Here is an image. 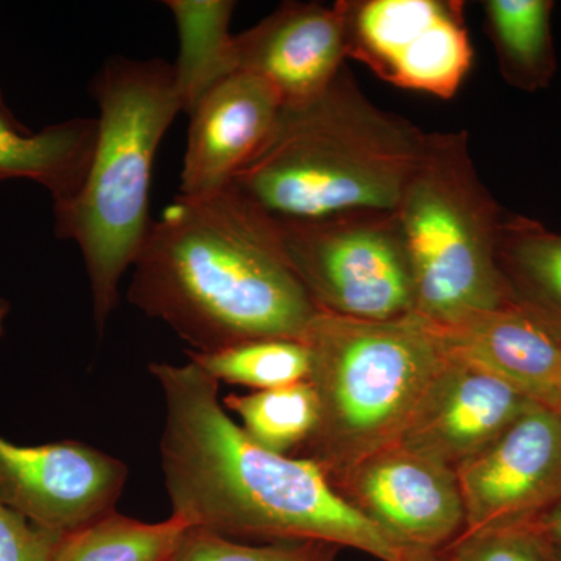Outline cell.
I'll return each instance as SVG.
<instances>
[{
    "label": "cell",
    "instance_id": "1",
    "mask_svg": "<svg viewBox=\"0 0 561 561\" xmlns=\"http://www.w3.org/2000/svg\"><path fill=\"white\" fill-rule=\"evenodd\" d=\"M165 416L160 460L172 515L243 542L324 541L378 561H411L354 511L311 460L256 445L197 365L154 362Z\"/></svg>",
    "mask_w": 561,
    "mask_h": 561
},
{
    "label": "cell",
    "instance_id": "2",
    "mask_svg": "<svg viewBox=\"0 0 561 561\" xmlns=\"http://www.w3.org/2000/svg\"><path fill=\"white\" fill-rule=\"evenodd\" d=\"M131 271L128 301L195 353L301 341L319 313L284 256L275 219L232 186L179 195L151 224Z\"/></svg>",
    "mask_w": 561,
    "mask_h": 561
},
{
    "label": "cell",
    "instance_id": "3",
    "mask_svg": "<svg viewBox=\"0 0 561 561\" xmlns=\"http://www.w3.org/2000/svg\"><path fill=\"white\" fill-rule=\"evenodd\" d=\"M424 139L411 122L368 101L343 66L311 101L283 106L231 186L278 220L394 210Z\"/></svg>",
    "mask_w": 561,
    "mask_h": 561
},
{
    "label": "cell",
    "instance_id": "4",
    "mask_svg": "<svg viewBox=\"0 0 561 561\" xmlns=\"http://www.w3.org/2000/svg\"><path fill=\"white\" fill-rule=\"evenodd\" d=\"M98 142L79 194L55 206V234L79 245L90 279L95 330L119 301V284L149 236L151 172L180 113L173 65L113 57L92 81Z\"/></svg>",
    "mask_w": 561,
    "mask_h": 561
},
{
    "label": "cell",
    "instance_id": "5",
    "mask_svg": "<svg viewBox=\"0 0 561 561\" xmlns=\"http://www.w3.org/2000/svg\"><path fill=\"white\" fill-rule=\"evenodd\" d=\"M319 421L291 457L337 482L360 460L402 440L421 400L449 359L445 334L416 313L356 320L319 312L301 337Z\"/></svg>",
    "mask_w": 561,
    "mask_h": 561
},
{
    "label": "cell",
    "instance_id": "6",
    "mask_svg": "<svg viewBox=\"0 0 561 561\" xmlns=\"http://www.w3.org/2000/svg\"><path fill=\"white\" fill-rule=\"evenodd\" d=\"M394 214L416 316L445 330L512 301L496 260L504 216L479 179L467 133H426Z\"/></svg>",
    "mask_w": 561,
    "mask_h": 561
},
{
    "label": "cell",
    "instance_id": "7",
    "mask_svg": "<svg viewBox=\"0 0 561 561\" xmlns=\"http://www.w3.org/2000/svg\"><path fill=\"white\" fill-rule=\"evenodd\" d=\"M275 221L284 256L317 311L356 320L415 313L394 210Z\"/></svg>",
    "mask_w": 561,
    "mask_h": 561
},
{
    "label": "cell",
    "instance_id": "8",
    "mask_svg": "<svg viewBox=\"0 0 561 561\" xmlns=\"http://www.w3.org/2000/svg\"><path fill=\"white\" fill-rule=\"evenodd\" d=\"M348 58L387 83L454 98L474 58L456 0H341Z\"/></svg>",
    "mask_w": 561,
    "mask_h": 561
},
{
    "label": "cell",
    "instance_id": "9",
    "mask_svg": "<svg viewBox=\"0 0 561 561\" xmlns=\"http://www.w3.org/2000/svg\"><path fill=\"white\" fill-rule=\"evenodd\" d=\"M332 486L411 561L445 551L465 531L457 472L402 443L360 460Z\"/></svg>",
    "mask_w": 561,
    "mask_h": 561
},
{
    "label": "cell",
    "instance_id": "10",
    "mask_svg": "<svg viewBox=\"0 0 561 561\" xmlns=\"http://www.w3.org/2000/svg\"><path fill=\"white\" fill-rule=\"evenodd\" d=\"M457 479L463 534L530 526L561 501V416L535 402Z\"/></svg>",
    "mask_w": 561,
    "mask_h": 561
},
{
    "label": "cell",
    "instance_id": "11",
    "mask_svg": "<svg viewBox=\"0 0 561 561\" xmlns=\"http://www.w3.org/2000/svg\"><path fill=\"white\" fill-rule=\"evenodd\" d=\"M127 479L124 461L87 443L25 446L0 437V502L49 534L116 511Z\"/></svg>",
    "mask_w": 561,
    "mask_h": 561
},
{
    "label": "cell",
    "instance_id": "12",
    "mask_svg": "<svg viewBox=\"0 0 561 561\" xmlns=\"http://www.w3.org/2000/svg\"><path fill=\"white\" fill-rule=\"evenodd\" d=\"M535 402L504 379L449 351L448 362L421 400L400 443L457 472L493 445Z\"/></svg>",
    "mask_w": 561,
    "mask_h": 561
},
{
    "label": "cell",
    "instance_id": "13",
    "mask_svg": "<svg viewBox=\"0 0 561 561\" xmlns=\"http://www.w3.org/2000/svg\"><path fill=\"white\" fill-rule=\"evenodd\" d=\"M238 72L278 91L283 106L309 102L330 87L348 58L341 2H286L234 38Z\"/></svg>",
    "mask_w": 561,
    "mask_h": 561
},
{
    "label": "cell",
    "instance_id": "14",
    "mask_svg": "<svg viewBox=\"0 0 561 561\" xmlns=\"http://www.w3.org/2000/svg\"><path fill=\"white\" fill-rule=\"evenodd\" d=\"M283 110L278 91L250 72L219 81L192 108L180 197L201 198L231 186L267 140Z\"/></svg>",
    "mask_w": 561,
    "mask_h": 561
},
{
    "label": "cell",
    "instance_id": "15",
    "mask_svg": "<svg viewBox=\"0 0 561 561\" xmlns=\"http://www.w3.org/2000/svg\"><path fill=\"white\" fill-rule=\"evenodd\" d=\"M443 334L456 356L553 408L561 387V332L551 324L511 301L445 328Z\"/></svg>",
    "mask_w": 561,
    "mask_h": 561
},
{
    "label": "cell",
    "instance_id": "16",
    "mask_svg": "<svg viewBox=\"0 0 561 561\" xmlns=\"http://www.w3.org/2000/svg\"><path fill=\"white\" fill-rule=\"evenodd\" d=\"M98 142V119L76 117L31 131L0 106V181L28 180L55 206L72 201L87 179Z\"/></svg>",
    "mask_w": 561,
    "mask_h": 561
},
{
    "label": "cell",
    "instance_id": "17",
    "mask_svg": "<svg viewBox=\"0 0 561 561\" xmlns=\"http://www.w3.org/2000/svg\"><path fill=\"white\" fill-rule=\"evenodd\" d=\"M496 260L512 302L561 332V230L502 217Z\"/></svg>",
    "mask_w": 561,
    "mask_h": 561
},
{
    "label": "cell",
    "instance_id": "18",
    "mask_svg": "<svg viewBox=\"0 0 561 561\" xmlns=\"http://www.w3.org/2000/svg\"><path fill=\"white\" fill-rule=\"evenodd\" d=\"M180 38L179 60L173 62L183 113L219 81L238 72L234 38L230 31L232 0H168Z\"/></svg>",
    "mask_w": 561,
    "mask_h": 561
},
{
    "label": "cell",
    "instance_id": "19",
    "mask_svg": "<svg viewBox=\"0 0 561 561\" xmlns=\"http://www.w3.org/2000/svg\"><path fill=\"white\" fill-rule=\"evenodd\" d=\"M551 0H486V31L504 79L523 91H538L556 73Z\"/></svg>",
    "mask_w": 561,
    "mask_h": 561
},
{
    "label": "cell",
    "instance_id": "20",
    "mask_svg": "<svg viewBox=\"0 0 561 561\" xmlns=\"http://www.w3.org/2000/svg\"><path fill=\"white\" fill-rule=\"evenodd\" d=\"M187 529L175 515L144 523L114 511L61 535L49 561H176Z\"/></svg>",
    "mask_w": 561,
    "mask_h": 561
},
{
    "label": "cell",
    "instance_id": "21",
    "mask_svg": "<svg viewBox=\"0 0 561 561\" xmlns=\"http://www.w3.org/2000/svg\"><path fill=\"white\" fill-rule=\"evenodd\" d=\"M227 411L241 419L247 435L267 451L291 456L305 445L319 421V401L311 382L224 398Z\"/></svg>",
    "mask_w": 561,
    "mask_h": 561
},
{
    "label": "cell",
    "instance_id": "22",
    "mask_svg": "<svg viewBox=\"0 0 561 561\" xmlns=\"http://www.w3.org/2000/svg\"><path fill=\"white\" fill-rule=\"evenodd\" d=\"M187 356L217 382L254 391L308 381L311 371L309 351L297 339H254L213 353L187 350Z\"/></svg>",
    "mask_w": 561,
    "mask_h": 561
},
{
    "label": "cell",
    "instance_id": "23",
    "mask_svg": "<svg viewBox=\"0 0 561 561\" xmlns=\"http://www.w3.org/2000/svg\"><path fill=\"white\" fill-rule=\"evenodd\" d=\"M343 551L324 541L243 542L202 529H187L176 561H337Z\"/></svg>",
    "mask_w": 561,
    "mask_h": 561
},
{
    "label": "cell",
    "instance_id": "24",
    "mask_svg": "<svg viewBox=\"0 0 561 561\" xmlns=\"http://www.w3.org/2000/svg\"><path fill=\"white\" fill-rule=\"evenodd\" d=\"M443 553L449 561H549L541 542L524 529L461 534Z\"/></svg>",
    "mask_w": 561,
    "mask_h": 561
},
{
    "label": "cell",
    "instance_id": "25",
    "mask_svg": "<svg viewBox=\"0 0 561 561\" xmlns=\"http://www.w3.org/2000/svg\"><path fill=\"white\" fill-rule=\"evenodd\" d=\"M60 537L38 529L0 502V561H49Z\"/></svg>",
    "mask_w": 561,
    "mask_h": 561
},
{
    "label": "cell",
    "instance_id": "26",
    "mask_svg": "<svg viewBox=\"0 0 561 561\" xmlns=\"http://www.w3.org/2000/svg\"><path fill=\"white\" fill-rule=\"evenodd\" d=\"M524 530L530 531L542 548L561 553V501Z\"/></svg>",
    "mask_w": 561,
    "mask_h": 561
},
{
    "label": "cell",
    "instance_id": "27",
    "mask_svg": "<svg viewBox=\"0 0 561 561\" xmlns=\"http://www.w3.org/2000/svg\"><path fill=\"white\" fill-rule=\"evenodd\" d=\"M412 561H449L446 559L445 553L437 552V553H424V556L415 557Z\"/></svg>",
    "mask_w": 561,
    "mask_h": 561
},
{
    "label": "cell",
    "instance_id": "28",
    "mask_svg": "<svg viewBox=\"0 0 561 561\" xmlns=\"http://www.w3.org/2000/svg\"><path fill=\"white\" fill-rule=\"evenodd\" d=\"M552 411H556L561 416V387L559 390V394H557V400L553 402Z\"/></svg>",
    "mask_w": 561,
    "mask_h": 561
},
{
    "label": "cell",
    "instance_id": "29",
    "mask_svg": "<svg viewBox=\"0 0 561 561\" xmlns=\"http://www.w3.org/2000/svg\"><path fill=\"white\" fill-rule=\"evenodd\" d=\"M546 552H548L549 561H561V553L548 551V549Z\"/></svg>",
    "mask_w": 561,
    "mask_h": 561
},
{
    "label": "cell",
    "instance_id": "30",
    "mask_svg": "<svg viewBox=\"0 0 561 561\" xmlns=\"http://www.w3.org/2000/svg\"><path fill=\"white\" fill-rule=\"evenodd\" d=\"M0 106H7V103L3 102L2 91H0Z\"/></svg>",
    "mask_w": 561,
    "mask_h": 561
},
{
    "label": "cell",
    "instance_id": "31",
    "mask_svg": "<svg viewBox=\"0 0 561 561\" xmlns=\"http://www.w3.org/2000/svg\"><path fill=\"white\" fill-rule=\"evenodd\" d=\"M3 320H5V319H3V317H2V316H0V331H2Z\"/></svg>",
    "mask_w": 561,
    "mask_h": 561
},
{
    "label": "cell",
    "instance_id": "32",
    "mask_svg": "<svg viewBox=\"0 0 561 561\" xmlns=\"http://www.w3.org/2000/svg\"><path fill=\"white\" fill-rule=\"evenodd\" d=\"M357 561H378V560L370 559V557H368V559H367V560H357Z\"/></svg>",
    "mask_w": 561,
    "mask_h": 561
}]
</instances>
